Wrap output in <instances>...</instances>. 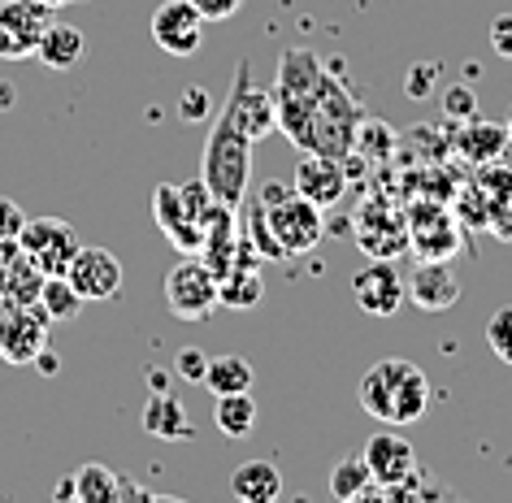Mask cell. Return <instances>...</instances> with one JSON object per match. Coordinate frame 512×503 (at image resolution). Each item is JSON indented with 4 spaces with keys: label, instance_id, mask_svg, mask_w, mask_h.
<instances>
[{
    "label": "cell",
    "instance_id": "9",
    "mask_svg": "<svg viewBox=\"0 0 512 503\" xmlns=\"http://www.w3.org/2000/svg\"><path fill=\"white\" fill-rule=\"evenodd\" d=\"M165 304L178 321H204L217 308V274L196 252L165 274Z\"/></svg>",
    "mask_w": 512,
    "mask_h": 503
},
{
    "label": "cell",
    "instance_id": "7",
    "mask_svg": "<svg viewBox=\"0 0 512 503\" xmlns=\"http://www.w3.org/2000/svg\"><path fill=\"white\" fill-rule=\"evenodd\" d=\"M48 313L40 304H22L0 291V356L9 365H35V356L48 347Z\"/></svg>",
    "mask_w": 512,
    "mask_h": 503
},
{
    "label": "cell",
    "instance_id": "38",
    "mask_svg": "<svg viewBox=\"0 0 512 503\" xmlns=\"http://www.w3.org/2000/svg\"><path fill=\"white\" fill-rule=\"evenodd\" d=\"M40 5H48L57 14V9H66V5H83V0H40Z\"/></svg>",
    "mask_w": 512,
    "mask_h": 503
},
{
    "label": "cell",
    "instance_id": "8",
    "mask_svg": "<svg viewBox=\"0 0 512 503\" xmlns=\"http://www.w3.org/2000/svg\"><path fill=\"white\" fill-rule=\"evenodd\" d=\"M222 118L235 126L243 139H252V144H261L265 135L278 131L274 92H270V87H256L252 83V66H248V61H239L235 87H230V96H226V105H222Z\"/></svg>",
    "mask_w": 512,
    "mask_h": 503
},
{
    "label": "cell",
    "instance_id": "40",
    "mask_svg": "<svg viewBox=\"0 0 512 503\" xmlns=\"http://www.w3.org/2000/svg\"><path fill=\"white\" fill-rule=\"evenodd\" d=\"M508 139H512V109H508Z\"/></svg>",
    "mask_w": 512,
    "mask_h": 503
},
{
    "label": "cell",
    "instance_id": "26",
    "mask_svg": "<svg viewBox=\"0 0 512 503\" xmlns=\"http://www.w3.org/2000/svg\"><path fill=\"white\" fill-rule=\"evenodd\" d=\"M204 391H209L213 399L217 395H235V391H252V365L243 356H209Z\"/></svg>",
    "mask_w": 512,
    "mask_h": 503
},
{
    "label": "cell",
    "instance_id": "20",
    "mask_svg": "<svg viewBox=\"0 0 512 503\" xmlns=\"http://www.w3.org/2000/svg\"><path fill=\"white\" fill-rule=\"evenodd\" d=\"M83 31L79 27H70V22H48L44 35H40V44H35V57L44 61L48 70H70V66H79V57H83Z\"/></svg>",
    "mask_w": 512,
    "mask_h": 503
},
{
    "label": "cell",
    "instance_id": "5",
    "mask_svg": "<svg viewBox=\"0 0 512 503\" xmlns=\"http://www.w3.org/2000/svg\"><path fill=\"white\" fill-rule=\"evenodd\" d=\"M213 191L204 187V178H187V183H157L152 191V217H157L161 235L174 243L183 256L200 252V230L204 217L213 209Z\"/></svg>",
    "mask_w": 512,
    "mask_h": 503
},
{
    "label": "cell",
    "instance_id": "4",
    "mask_svg": "<svg viewBox=\"0 0 512 503\" xmlns=\"http://www.w3.org/2000/svg\"><path fill=\"white\" fill-rule=\"evenodd\" d=\"M256 204H261L265 226L274 230V239H278V248L287 252V261H291V256L313 252L317 243L326 239L322 209H317L309 196H300V191H287L283 183H265L261 200H256Z\"/></svg>",
    "mask_w": 512,
    "mask_h": 503
},
{
    "label": "cell",
    "instance_id": "35",
    "mask_svg": "<svg viewBox=\"0 0 512 503\" xmlns=\"http://www.w3.org/2000/svg\"><path fill=\"white\" fill-rule=\"evenodd\" d=\"M178 109H183V118H187V122H196V118H204V113H209V96H204L200 87H196V92H187V96H183V105H178Z\"/></svg>",
    "mask_w": 512,
    "mask_h": 503
},
{
    "label": "cell",
    "instance_id": "33",
    "mask_svg": "<svg viewBox=\"0 0 512 503\" xmlns=\"http://www.w3.org/2000/svg\"><path fill=\"white\" fill-rule=\"evenodd\" d=\"M491 48L504 61H512V14H499L495 22H491Z\"/></svg>",
    "mask_w": 512,
    "mask_h": 503
},
{
    "label": "cell",
    "instance_id": "39",
    "mask_svg": "<svg viewBox=\"0 0 512 503\" xmlns=\"http://www.w3.org/2000/svg\"><path fill=\"white\" fill-rule=\"evenodd\" d=\"M0 291H5V256H0Z\"/></svg>",
    "mask_w": 512,
    "mask_h": 503
},
{
    "label": "cell",
    "instance_id": "13",
    "mask_svg": "<svg viewBox=\"0 0 512 503\" xmlns=\"http://www.w3.org/2000/svg\"><path fill=\"white\" fill-rule=\"evenodd\" d=\"M352 295H356V304H361V313L395 317L404 308V300H408V287H404L400 269H395L391 261H382V256H374L365 269H356Z\"/></svg>",
    "mask_w": 512,
    "mask_h": 503
},
{
    "label": "cell",
    "instance_id": "28",
    "mask_svg": "<svg viewBox=\"0 0 512 503\" xmlns=\"http://www.w3.org/2000/svg\"><path fill=\"white\" fill-rule=\"evenodd\" d=\"M48 313V321H74L79 317V308L87 304L79 291H74V282L66 274H48L44 287H40V300H35Z\"/></svg>",
    "mask_w": 512,
    "mask_h": 503
},
{
    "label": "cell",
    "instance_id": "36",
    "mask_svg": "<svg viewBox=\"0 0 512 503\" xmlns=\"http://www.w3.org/2000/svg\"><path fill=\"white\" fill-rule=\"evenodd\" d=\"M430 79H434V66H417V70H413V83H408V92H413L417 100L430 96Z\"/></svg>",
    "mask_w": 512,
    "mask_h": 503
},
{
    "label": "cell",
    "instance_id": "14",
    "mask_svg": "<svg viewBox=\"0 0 512 503\" xmlns=\"http://www.w3.org/2000/svg\"><path fill=\"white\" fill-rule=\"evenodd\" d=\"M152 40L170 57H191L204 40V18L191 0H165L152 14Z\"/></svg>",
    "mask_w": 512,
    "mask_h": 503
},
{
    "label": "cell",
    "instance_id": "18",
    "mask_svg": "<svg viewBox=\"0 0 512 503\" xmlns=\"http://www.w3.org/2000/svg\"><path fill=\"white\" fill-rule=\"evenodd\" d=\"M408 300H413L421 313H447L460 300V278L447 261H421L408 274Z\"/></svg>",
    "mask_w": 512,
    "mask_h": 503
},
{
    "label": "cell",
    "instance_id": "27",
    "mask_svg": "<svg viewBox=\"0 0 512 503\" xmlns=\"http://www.w3.org/2000/svg\"><path fill=\"white\" fill-rule=\"evenodd\" d=\"M213 421L226 438H248L256 425V399L252 391H235V395H217L213 404Z\"/></svg>",
    "mask_w": 512,
    "mask_h": 503
},
{
    "label": "cell",
    "instance_id": "15",
    "mask_svg": "<svg viewBox=\"0 0 512 503\" xmlns=\"http://www.w3.org/2000/svg\"><path fill=\"white\" fill-rule=\"evenodd\" d=\"M66 278L74 282V291L83 300H113L126 282V269L109 248H79L74 261L66 265Z\"/></svg>",
    "mask_w": 512,
    "mask_h": 503
},
{
    "label": "cell",
    "instance_id": "1",
    "mask_svg": "<svg viewBox=\"0 0 512 503\" xmlns=\"http://www.w3.org/2000/svg\"><path fill=\"white\" fill-rule=\"evenodd\" d=\"M361 408L382 425H413L430 408V378L413 360H378L361 378Z\"/></svg>",
    "mask_w": 512,
    "mask_h": 503
},
{
    "label": "cell",
    "instance_id": "31",
    "mask_svg": "<svg viewBox=\"0 0 512 503\" xmlns=\"http://www.w3.org/2000/svg\"><path fill=\"white\" fill-rule=\"evenodd\" d=\"M22 226H27V213L9 196H0V243H14L22 235Z\"/></svg>",
    "mask_w": 512,
    "mask_h": 503
},
{
    "label": "cell",
    "instance_id": "30",
    "mask_svg": "<svg viewBox=\"0 0 512 503\" xmlns=\"http://www.w3.org/2000/svg\"><path fill=\"white\" fill-rule=\"evenodd\" d=\"M443 109H447V118H452V122H469V118H478V100H473L469 87H452V92L443 96Z\"/></svg>",
    "mask_w": 512,
    "mask_h": 503
},
{
    "label": "cell",
    "instance_id": "24",
    "mask_svg": "<svg viewBox=\"0 0 512 503\" xmlns=\"http://www.w3.org/2000/svg\"><path fill=\"white\" fill-rule=\"evenodd\" d=\"M265 282L256 274V265H230L222 278H217V304L226 308H252L261 304Z\"/></svg>",
    "mask_w": 512,
    "mask_h": 503
},
{
    "label": "cell",
    "instance_id": "17",
    "mask_svg": "<svg viewBox=\"0 0 512 503\" xmlns=\"http://www.w3.org/2000/svg\"><path fill=\"white\" fill-rule=\"evenodd\" d=\"M296 191L309 196L317 209H330V204L343 200L348 191V170H343L339 157H326V152H304L296 161Z\"/></svg>",
    "mask_w": 512,
    "mask_h": 503
},
{
    "label": "cell",
    "instance_id": "12",
    "mask_svg": "<svg viewBox=\"0 0 512 503\" xmlns=\"http://www.w3.org/2000/svg\"><path fill=\"white\" fill-rule=\"evenodd\" d=\"M48 22H53V9L40 0H5L0 5V61L35 57V44Z\"/></svg>",
    "mask_w": 512,
    "mask_h": 503
},
{
    "label": "cell",
    "instance_id": "3",
    "mask_svg": "<svg viewBox=\"0 0 512 503\" xmlns=\"http://www.w3.org/2000/svg\"><path fill=\"white\" fill-rule=\"evenodd\" d=\"M204 187L213 191L217 204L239 209L248 196V178H252V139H243L222 113H217L209 139H204Z\"/></svg>",
    "mask_w": 512,
    "mask_h": 503
},
{
    "label": "cell",
    "instance_id": "29",
    "mask_svg": "<svg viewBox=\"0 0 512 503\" xmlns=\"http://www.w3.org/2000/svg\"><path fill=\"white\" fill-rule=\"evenodd\" d=\"M486 343H491V352L504 360V365H512V304L491 313V321H486Z\"/></svg>",
    "mask_w": 512,
    "mask_h": 503
},
{
    "label": "cell",
    "instance_id": "32",
    "mask_svg": "<svg viewBox=\"0 0 512 503\" xmlns=\"http://www.w3.org/2000/svg\"><path fill=\"white\" fill-rule=\"evenodd\" d=\"M204 369H209V356H204L200 347H183V352H178V373H183L187 382H204Z\"/></svg>",
    "mask_w": 512,
    "mask_h": 503
},
{
    "label": "cell",
    "instance_id": "25",
    "mask_svg": "<svg viewBox=\"0 0 512 503\" xmlns=\"http://www.w3.org/2000/svg\"><path fill=\"white\" fill-rule=\"evenodd\" d=\"M460 126H465V131H460L456 148H460V157H469V161H495L508 144V126H491V122H478V118H469Z\"/></svg>",
    "mask_w": 512,
    "mask_h": 503
},
{
    "label": "cell",
    "instance_id": "22",
    "mask_svg": "<svg viewBox=\"0 0 512 503\" xmlns=\"http://www.w3.org/2000/svg\"><path fill=\"white\" fill-rule=\"evenodd\" d=\"M144 430L152 438H165V443H187V438H191V421H187V412H183V404H178L174 395L157 391L144 404Z\"/></svg>",
    "mask_w": 512,
    "mask_h": 503
},
{
    "label": "cell",
    "instance_id": "11",
    "mask_svg": "<svg viewBox=\"0 0 512 503\" xmlns=\"http://www.w3.org/2000/svg\"><path fill=\"white\" fill-rule=\"evenodd\" d=\"M404 222H408V248L417 256H426V261H452L465 248L456 217L439 209V204H413Z\"/></svg>",
    "mask_w": 512,
    "mask_h": 503
},
{
    "label": "cell",
    "instance_id": "34",
    "mask_svg": "<svg viewBox=\"0 0 512 503\" xmlns=\"http://www.w3.org/2000/svg\"><path fill=\"white\" fill-rule=\"evenodd\" d=\"M191 5L200 9V18H204V22H222V18L235 14L243 0H191Z\"/></svg>",
    "mask_w": 512,
    "mask_h": 503
},
{
    "label": "cell",
    "instance_id": "16",
    "mask_svg": "<svg viewBox=\"0 0 512 503\" xmlns=\"http://www.w3.org/2000/svg\"><path fill=\"white\" fill-rule=\"evenodd\" d=\"M356 239H361V248L369 256H382V261H391V256H400L408 248V222L404 213H395L387 200H365L361 213H356Z\"/></svg>",
    "mask_w": 512,
    "mask_h": 503
},
{
    "label": "cell",
    "instance_id": "6",
    "mask_svg": "<svg viewBox=\"0 0 512 503\" xmlns=\"http://www.w3.org/2000/svg\"><path fill=\"white\" fill-rule=\"evenodd\" d=\"M361 456L378 482V499H413L421 490L417 451L404 434H374Z\"/></svg>",
    "mask_w": 512,
    "mask_h": 503
},
{
    "label": "cell",
    "instance_id": "21",
    "mask_svg": "<svg viewBox=\"0 0 512 503\" xmlns=\"http://www.w3.org/2000/svg\"><path fill=\"white\" fill-rule=\"evenodd\" d=\"M330 495L339 503H361V499H378V482L369 473L365 456H343L330 464Z\"/></svg>",
    "mask_w": 512,
    "mask_h": 503
},
{
    "label": "cell",
    "instance_id": "37",
    "mask_svg": "<svg viewBox=\"0 0 512 503\" xmlns=\"http://www.w3.org/2000/svg\"><path fill=\"white\" fill-rule=\"evenodd\" d=\"M53 499H74V477H66V482H57ZM74 503H79V499H74Z\"/></svg>",
    "mask_w": 512,
    "mask_h": 503
},
{
    "label": "cell",
    "instance_id": "23",
    "mask_svg": "<svg viewBox=\"0 0 512 503\" xmlns=\"http://www.w3.org/2000/svg\"><path fill=\"white\" fill-rule=\"evenodd\" d=\"M70 477H74V499L79 503H118V499H126V482L109 469V464H79Z\"/></svg>",
    "mask_w": 512,
    "mask_h": 503
},
{
    "label": "cell",
    "instance_id": "2",
    "mask_svg": "<svg viewBox=\"0 0 512 503\" xmlns=\"http://www.w3.org/2000/svg\"><path fill=\"white\" fill-rule=\"evenodd\" d=\"M326 61L309 53V48H287L283 61H278V79H274V105H278V131H287V139L300 148L304 139V122H309L313 96L326 79Z\"/></svg>",
    "mask_w": 512,
    "mask_h": 503
},
{
    "label": "cell",
    "instance_id": "41",
    "mask_svg": "<svg viewBox=\"0 0 512 503\" xmlns=\"http://www.w3.org/2000/svg\"><path fill=\"white\" fill-rule=\"evenodd\" d=\"M0 5H5V0H0Z\"/></svg>",
    "mask_w": 512,
    "mask_h": 503
},
{
    "label": "cell",
    "instance_id": "10",
    "mask_svg": "<svg viewBox=\"0 0 512 503\" xmlns=\"http://www.w3.org/2000/svg\"><path fill=\"white\" fill-rule=\"evenodd\" d=\"M18 248L31 256L40 274H66V265L74 261V252L83 248L79 230L66 217H27L18 235Z\"/></svg>",
    "mask_w": 512,
    "mask_h": 503
},
{
    "label": "cell",
    "instance_id": "19",
    "mask_svg": "<svg viewBox=\"0 0 512 503\" xmlns=\"http://www.w3.org/2000/svg\"><path fill=\"white\" fill-rule=\"evenodd\" d=\"M230 495L239 503H274L283 495V473L274 460H243L230 473Z\"/></svg>",
    "mask_w": 512,
    "mask_h": 503
}]
</instances>
